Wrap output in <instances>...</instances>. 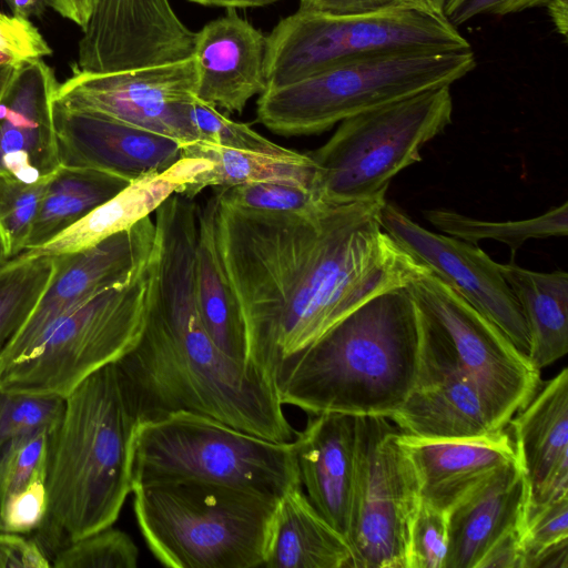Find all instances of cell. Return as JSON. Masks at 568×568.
Returning a JSON list of instances; mask_svg holds the SVG:
<instances>
[{
    "mask_svg": "<svg viewBox=\"0 0 568 568\" xmlns=\"http://www.w3.org/2000/svg\"><path fill=\"white\" fill-rule=\"evenodd\" d=\"M214 193L216 243L247 361L274 383L286 361L364 302L405 287L422 266L383 230L384 201L265 213Z\"/></svg>",
    "mask_w": 568,
    "mask_h": 568,
    "instance_id": "1",
    "label": "cell"
},
{
    "mask_svg": "<svg viewBox=\"0 0 568 568\" xmlns=\"http://www.w3.org/2000/svg\"><path fill=\"white\" fill-rule=\"evenodd\" d=\"M158 270L142 334L115 362L140 423L187 412L273 442H292L275 383L223 353L205 331L195 296L197 207L173 195L153 213Z\"/></svg>",
    "mask_w": 568,
    "mask_h": 568,
    "instance_id": "2",
    "label": "cell"
},
{
    "mask_svg": "<svg viewBox=\"0 0 568 568\" xmlns=\"http://www.w3.org/2000/svg\"><path fill=\"white\" fill-rule=\"evenodd\" d=\"M420 366V320L405 287L361 304L282 366L283 405L308 414H394L414 389Z\"/></svg>",
    "mask_w": 568,
    "mask_h": 568,
    "instance_id": "3",
    "label": "cell"
},
{
    "mask_svg": "<svg viewBox=\"0 0 568 568\" xmlns=\"http://www.w3.org/2000/svg\"><path fill=\"white\" fill-rule=\"evenodd\" d=\"M139 417L115 362L83 379L65 397L51 435L48 514L34 538L48 556L118 519L132 493L133 442Z\"/></svg>",
    "mask_w": 568,
    "mask_h": 568,
    "instance_id": "4",
    "label": "cell"
},
{
    "mask_svg": "<svg viewBox=\"0 0 568 568\" xmlns=\"http://www.w3.org/2000/svg\"><path fill=\"white\" fill-rule=\"evenodd\" d=\"M132 493L141 534L163 566L262 567L277 499L193 480L140 485Z\"/></svg>",
    "mask_w": 568,
    "mask_h": 568,
    "instance_id": "5",
    "label": "cell"
},
{
    "mask_svg": "<svg viewBox=\"0 0 568 568\" xmlns=\"http://www.w3.org/2000/svg\"><path fill=\"white\" fill-rule=\"evenodd\" d=\"M131 480L132 489L160 481H203L277 500L302 487L293 440H268L187 412L140 423Z\"/></svg>",
    "mask_w": 568,
    "mask_h": 568,
    "instance_id": "6",
    "label": "cell"
},
{
    "mask_svg": "<svg viewBox=\"0 0 568 568\" xmlns=\"http://www.w3.org/2000/svg\"><path fill=\"white\" fill-rule=\"evenodd\" d=\"M476 67L471 50L372 55L341 63L258 95L256 121L275 134H318L367 110L452 85Z\"/></svg>",
    "mask_w": 568,
    "mask_h": 568,
    "instance_id": "7",
    "label": "cell"
},
{
    "mask_svg": "<svg viewBox=\"0 0 568 568\" xmlns=\"http://www.w3.org/2000/svg\"><path fill=\"white\" fill-rule=\"evenodd\" d=\"M158 239L123 282L60 318L27 353L0 362V388L67 397L140 338L155 283Z\"/></svg>",
    "mask_w": 568,
    "mask_h": 568,
    "instance_id": "8",
    "label": "cell"
},
{
    "mask_svg": "<svg viewBox=\"0 0 568 568\" xmlns=\"http://www.w3.org/2000/svg\"><path fill=\"white\" fill-rule=\"evenodd\" d=\"M471 50L445 16L407 4L349 14L300 9L266 37L267 88L357 59Z\"/></svg>",
    "mask_w": 568,
    "mask_h": 568,
    "instance_id": "9",
    "label": "cell"
},
{
    "mask_svg": "<svg viewBox=\"0 0 568 568\" xmlns=\"http://www.w3.org/2000/svg\"><path fill=\"white\" fill-rule=\"evenodd\" d=\"M453 120L450 85L433 88L342 121L318 149L315 190L327 204L385 201L390 181L420 162L423 146Z\"/></svg>",
    "mask_w": 568,
    "mask_h": 568,
    "instance_id": "10",
    "label": "cell"
},
{
    "mask_svg": "<svg viewBox=\"0 0 568 568\" xmlns=\"http://www.w3.org/2000/svg\"><path fill=\"white\" fill-rule=\"evenodd\" d=\"M420 320V365L456 369L478 387L504 429L539 387L540 369L488 318L422 267L406 285Z\"/></svg>",
    "mask_w": 568,
    "mask_h": 568,
    "instance_id": "11",
    "label": "cell"
},
{
    "mask_svg": "<svg viewBox=\"0 0 568 568\" xmlns=\"http://www.w3.org/2000/svg\"><path fill=\"white\" fill-rule=\"evenodd\" d=\"M419 500L399 429L386 417L357 416L346 537L353 568H407L409 524Z\"/></svg>",
    "mask_w": 568,
    "mask_h": 568,
    "instance_id": "12",
    "label": "cell"
},
{
    "mask_svg": "<svg viewBox=\"0 0 568 568\" xmlns=\"http://www.w3.org/2000/svg\"><path fill=\"white\" fill-rule=\"evenodd\" d=\"M197 83L194 55L111 72L73 74L59 84L55 101L178 141H196L190 119Z\"/></svg>",
    "mask_w": 568,
    "mask_h": 568,
    "instance_id": "13",
    "label": "cell"
},
{
    "mask_svg": "<svg viewBox=\"0 0 568 568\" xmlns=\"http://www.w3.org/2000/svg\"><path fill=\"white\" fill-rule=\"evenodd\" d=\"M379 222L407 254L452 286L529 357V329L500 263L476 244L423 227L386 200L379 207Z\"/></svg>",
    "mask_w": 568,
    "mask_h": 568,
    "instance_id": "14",
    "label": "cell"
},
{
    "mask_svg": "<svg viewBox=\"0 0 568 568\" xmlns=\"http://www.w3.org/2000/svg\"><path fill=\"white\" fill-rule=\"evenodd\" d=\"M155 241L154 219L149 215L94 245L53 255L54 270L47 288L0 362L23 355L60 318L100 292L125 281Z\"/></svg>",
    "mask_w": 568,
    "mask_h": 568,
    "instance_id": "15",
    "label": "cell"
},
{
    "mask_svg": "<svg viewBox=\"0 0 568 568\" xmlns=\"http://www.w3.org/2000/svg\"><path fill=\"white\" fill-rule=\"evenodd\" d=\"M59 84L43 59L16 65L0 94V175L37 183L61 166L53 119Z\"/></svg>",
    "mask_w": 568,
    "mask_h": 568,
    "instance_id": "16",
    "label": "cell"
},
{
    "mask_svg": "<svg viewBox=\"0 0 568 568\" xmlns=\"http://www.w3.org/2000/svg\"><path fill=\"white\" fill-rule=\"evenodd\" d=\"M53 119L61 165L108 172L133 181L161 172L182 158L168 136L55 101Z\"/></svg>",
    "mask_w": 568,
    "mask_h": 568,
    "instance_id": "17",
    "label": "cell"
},
{
    "mask_svg": "<svg viewBox=\"0 0 568 568\" xmlns=\"http://www.w3.org/2000/svg\"><path fill=\"white\" fill-rule=\"evenodd\" d=\"M266 37L233 11L195 32V99L226 113H241L267 89Z\"/></svg>",
    "mask_w": 568,
    "mask_h": 568,
    "instance_id": "18",
    "label": "cell"
},
{
    "mask_svg": "<svg viewBox=\"0 0 568 568\" xmlns=\"http://www.w3.org/2000/svg\"><path fill=\"white\" fill-rule=\"evenodd\" d=\"M517 413L508 425L528 484L527 504L568 495V369L537 389Z\"/></svg>",
    "mask_w": 568,
    "mask_h": 568,
    "instance_id": "19",
    "label": "cell"
},
{
    "mask_svg": "<svg viewBox=\"0 0 568 568\" xmlns=\"http://www.w3.org/2000/svg\"><path fill=\"white\" fill-rule=\"evenodd\" d=\"M293 442L306 496L346 540L355 471L357 416L337 413L313 415Z\"/></svg>",
    "mask_w": 568,
    "mask_h": 568,
    "instance_id": "20",
    "label": "cell"
},
{
    "mask_svg": "<svg viewBox=\"0 0 568 568\" xmlns=\"http://www.w3.org/2000/svg\"><path fill=\"white\" fill-rule=\"evenodd\" d=\"M388 419L403 435L422 440L476 439L503 430L466 374L422 365L414 389Z\"/></svg>",
    "mask_w": 568,
    "mask_h": 568,
    "instance_id": "21",
    "label": "cell"
},
{
    "mask_svg": "<svg viewBox=\"0 0 568 568\" xmlns=\"http://www.w3.org/2000/svg\"><path fill=\"white\" fill-rule=\"evenodd\" d=\"M413 464L420 499L448 513L462 498L497 469L517 459L505 429L484 438L422 440L400 433Z\"/></svg>",
    "mask_w": 568,
    "mask_h": 568,
    "instance_id": "22",
    "label": "cell"
},
{
    "mask_svg": "<svg viewBox=\"0 0 568 568\" xmlns=\"http://www.w3.org/2000/svg\"><path fill=\"white\" fill-rule=\"evenodd\" d=\"M528 484L518 459L497 469L448 513L445 568H477L505 534L523 526Z\"/></svg>",
    "mask_w": 568,
    "mask_h": 568,
    "instance_id": "23",
    "label": "cell"
},
{
    "mask_svg": "<svg viewBox=\"0 0 568 568\" xmlns=\"http://www.w3.org/2000/svg\"><path fill=\"white\" fill-rule=\"evenodd\" d=\"M212 166L203 158L182 156L170 168L140 176L116 195L45 244L21 252L10 261L75 252L130 229L171 195L181 194L195 176Z\"/></svg>",
    "mask_w": 568,
    "mask_h": 568,
    "instance_id": "24",
    "label": "cell"
},
{
    "mask_svg": "<svg viewBox=\"0 0 568 568\" xmlns=\"http://www.w3.org/2000/svg\"><path fill=\"white\" fill-rule=\"evenodd\" d=\"M262 567L353 568V557L345 538L296 487L276 505Z\"/></svg>",
    "mask_w": 568,
    "mask_h": 568,
    "instance_id": "25",
    "label": "cell"
},
{
    "mask_svg": "<svg viewBox=\"0 0 568 568\" xmlns=\"http://www.w3.org/2000/svg\"><path fill=\"white\" fill-rule=\"evenodd\" d=\"M216 196L197 205L194 284L202 324L215 345L239 362L247 361L245 326L220 257L215 231Z\"/></svg>",
    "mask_w": 568,
    "mask_h": 568,
    "instance_id": "26",
    "label": "cell"
},
{
    "mask_svg": "<svg viewBox=\"0 0 568 568\" xmlns=\"http://www.w3.org/2000/svg\"><path fill=\"white\" fill-rule=\"evenodd\" d=\"M51 435L42 430L0 450V531L31 534L43 525Z\"/></svg>",
    "mask_w": 568,
    "mask_h": 568,
    "instance_id": "27",
    "label": "cell"
},
{
    "mask_svg": "<svg viewBox=\"0 0 568 568\" xmlns=\"http://www.w3.org/2000/svg\"><path fill=\"white\" fill-rule=\"evenodd\" d=\"M530 334L532 364L541 369L568 352V274L537 272L514 262L500 264Z\"/></svg>",
    "mask_w": 568,
    "mask_h": 568,
    "instance_id": "28",
    "label": "cell"
},
{
    "mask_svg": "<svg viewBox=\"0 0 568 568\" xmlns=\"http://www.w3.org/2000/svg\"><path fill=\"white\" fill-rule=\"evenodd\" d=\"M182 156L203 158L212 163L181 193L187 199H194L206 187L225 189L261 182L286 183L316 192V165L307 153L293 150L290 154L277 155L194 141L182 145Z\"/></svg>",
    "mask_w": 568,
    "mask_h": 568,
    "instance_id": "29",
    "label": "cell"
},
{
    "mask_svg": "<svg viewBox=\"0 0 568 568\" xmlns=\"http://www.w3.org/2000/svg\"><path fill=\"white\" fill-rule=\"evenodd\" d=\"M130 182L99 170L61 165L45 184L23 251L39 247L54 239L116 195Z\"/></svg>",
    "mask_w": 568,
    "mask_h": 568,
    "instance_id": "30",
    "label": "cell"
},
{
    "mask_svg": "<svg viewBox=\"0 0 568 568\" xmlns=\"http://www.w3.org/2000/svg\"><path fill=\"white\" fill-rule=\"evenodd\" d=\"M424 216L446 235L471 244L481 240H495L506 244L511 255L528 240L566 236L568 233L567 202L541 215L519 221H485L446 209L426 210Z\"/></svg>",
    "mask_w": 568,
    "mask_h": 568,
    "instance_id": "31",
    "label": "cell"
},
{
    "mask_svg": "<svg viewBox=\"0 0 568 568\" xmlns=\"http://www.w3.org/2000/svg\"><path fill=\"white\" fill-rule=\"evenodd\" d=\"M54 256L9 261L0 272V358L47 288Z\"/></svg>",
    "mask_w": 568,
    "mask_h": 568,
    "instance_id": "32",
    "label": "cell"
},
{
    "mask_svg": "<svg viewBox=\"0 0 568 568\" xmlns=\"http://www.w3.org/2000/svg\"><path fill=\"white\" fill-rule=\"evenodd\" d=\"M65 397L9 392L0 388V450L10 442L59 427Z\"/></svg>",
    "mask_w": 568,
    "mask_h": 568,
    "instance_id": "33",
    "label": "cell"
},
{
    "mask_svg": "<svg viewBox=\"0 0 568 568\" xmlns=\"http://www.w3.org/2000/svg\"><path fill=\"white\" fill-rule=\"evenodd\" d=\"M139 549L132 538L111 526L78 539L51 557L54 568H135Z\"/></svg>",
    "mask_w": 568,
    "mask_h": 568,
    "instance_id": "34",
    "label": "cell"
},
{
    "mask_svg": "<svg viewBox=\"0 0 568 568\" xmlns=\"http://www.w3.org/2000/svg\"><path fill=\"white\" fill-rule=\"evenodd\" d=\"M226 205L265 213H310L325 203L311 189L280 182H261L216 190Z\"/></svg>",
    "mask_w": 568,
    "mask_h": 568,
    "instance_id": "35",
    "label": "cell"
},
{
    "mask_svg": "<svg viewBox=\"0 0 568 568\" xmlns=\"http://www.w3.org/2000/svg\"><path fill=\"white\" fill-rule=\"evenodd\" d=\"M47 182L26 183L0 175V233L9 261L26 247Z\"/></svg>",
    "mask_w": 568,
    "mask_h": 568,
    "instance_id": "36",
    "label": "cell"
},
{
    "mask_svg": "<svg viewBox=\"0 0 568 568\" xmlns=\"http://www.w3.org/2000/svg\"><path fill=\"white\" fill-rule=\"evenodd\" d=\"M190 119L196 134V141L229 149L277 155L290 154L293 151L264 138L251 129L248 124L229 119L216 108L197 99H194L191 104Z\"/></svg>",
    "mask_w": 568,
    "mask_h": 568,
    "instance_id": "37",
    "label": "cell"
},
{
    "mask_svg": "<svg viewBox=\"0 0 568 568\" xmlns=\"http://www.w3.org/2000/svg\"><path fill=\"white\" fill-rule=\"evenodd\" d=\"M448 516L422 499L410 519L407 568H445Z\"/></svg>",
    "mask_w": 568,
    "mask_h": 568,
    "instance_id": "38",
    "label": "cell"
},
{
    "mask_svg": "<svg viewBox=\"0 0 568 568\" xmlns=\"http://www.w3.org/2000/svg\"><path fill=\"white\" fill-rule=\"evenodd\" d=\"M568 539V495L538 506L526 505L523 524L524 568L542 549Z\"/></svg>",
    "mask_w": 568,
    "mask_h": 568,
    "instance_id": "39",
    "label": "cell"
},
{
    "mask_svg": "<svg viewBox=\"0 0 568 568\" xmlns=\"http://www.w3.org/2000/svg\"><path fill=\"white\" fill-rule=\"evenodd\" d=\"M52 49L29 19L0 12V65L43 59Z\"/></svg>",
    "mask_w": 568,
    "mask_h": 568,
    "instance_id": "40",
    "label": "cell"
},
{
    "mask_svg": "<svg viewBox=\"0 0 568 568\" xmlns=\"http://www.w3.org/2000/svg\"><path fill=\"white\" fill-rule=\"evenodd\" d=\"M552 0H448L445 18L457 27L479 14L504 16L527 9L547 7Z\"/></svg>",
    "mask_w": 568,
    "mask_h": 568,
    "instance_id": "41",
    "label": "cell"
},
{
    "mask_svg": "<svg viewBox=\"0 0 568 568\" xmlns=\"http://www.w3.org/2000/svg\"><path fill=\"white\" fill-rule=\"evenodd\" d=\"M50 567V557L36 538L0 531V568Z\"/></svg>",
    "mask_w": 568,
    "mask_h": 568,
    "instance_id": "42",
    "label": "cell"
},
{
    "mask_svg": "<svg viewBox=\"0 0 568 568\" xmlns=\"http://www.w3.org/2000/svg\"><path fill=\"white\" fill-rule=\"evenodd\" d=\"M523 526L499 538L485 554L477 568H524Z\"/></svg>",
    "mask_w": 568,
    "mask_h": 568,
    "instance_id": "43",
    "label": "cell"
},
{
    "mask_svg": "<svg viewBox=\"0 0 568 568\" xmlns=\"http://www.w3.org/2000/svg\"><path fill=\"white\" fill-rule=\"evenodd\" d=\"M403 4L400 0H300V9L333 14L363 13Z\"/></svg>",
    "mask_w": 568,
    "mask_h": 568,
    "instance_id": "44",
    "label": "cell"
},
{
    "mask_svg": "<svg viewBox=\"0 0 568 568\" xmlns=\"http://www.w3.org/2000/svg\"><path fill=\"white\" fill-rule=\"evenodd\" d=\"M49 6L83 30L91 17L93 0H49Z\"/></svg>",
    "mask_w": 568,
    "mask_h": 568,
    "instance_id": "45",
    "label": "cell"
},
{
    "mask_svg": "<svg viewBox=\"0 0 568 568\" xmlns=\"http://www.w3.org/2000/svg\"><path fill=\"white\" fill-rule=\"evenodd\" d=\"M568 539L549 546L534 556L526 568H567Z\"/></svg>",
    "mask_w": 568,
    "mask_h": 568,
    "instance_id": "46",
    "label": "cell"
},
{
    "mask_svg": "<svg viewBox=\"0 0 568 568\" xmlns=\"http://www.w3.org/2000/svg\"><path fill=\"white\" fill-rule=\"evenodd\" d=\"M12 16L22 19H29L30 17H41L49 0H4Z\"/></svg>",
    "mask_w": 568,
    "mask_h": 568,
    "instance_id": "47",
    "label": "cell"
},
{
    "mask_svg": "<svg viewBox=\"0 0 568 568\" xmlns=\"http://www.w3.org/2000/svg\"><path fill=\"white\" fill-rule=\"evenodd\" d=\"M189 2L206 6L220 7L225 9H246L257 8L275 3L280 0H187Z\"/></svg>",
    "mask_w": 568,
    "mask_h": 568,
    "instance_id": "48",
    "label": "cell"
},
{
    "mask_svg": "<svg viewBox=\"0 0 568 568\" xmlns=\"http://www.w3.org/2000/svg\"><path fill=\"white\" fill-rule=\"evenodd\" d=\"M546 8L558 33L566 38L568 27V0H552Z\"/></svg>",
    "mask_w": 568,
    "mask_h": 568,
    "instance_id": "49",
    "label": "cell"
},
{
    "mask_svg": "<svg viewBox=\"0 0 568 568\" xmlns=\"http://www.w3.org/2000/svg\"><path fill=\"white\" fill-rule=\"evenodd\" d=\"M403 4L444 16L446 0H400Z\"/></svg>",
    "mask_w": 568,
    "mask_h": 568,
    "instance_id": "50",
    "label": "cell"
},
{
    "mask_svg": "<svg viewBox=\"0 0 568 568\" xmlns=\"http://www.w3.org/2000/svg\"><path fill=\"white\" fill-rule=\"evenodd\" d=\"M19 64V63H18ZM17 64H2L0 65V94L8 83L11 74L14 71Z\"/></svg>",
    "mask_w": 568,
    "mask_h": 568,
    "instance_id": "51",
    "label": "cell"
},
{
    "mask_svg": "<svg viewBox=\"0 0 568 568\" xmlns=\"http://www.w3.org/2000/svg\"><path fill=\"white\" fill-rule=\"evenodd\" d=\"M9 262V256L6 250L3 237L0 233V272L6 267Z\"/></svg>",
    "mask_w": 568,
    "mask_h": 568,
    "instance_id": "52",
    "label": "cell"
},
{
    "mask_svg": "<svg viewBox=\"0 0 568 568\" xmlns=\"http://www.w3.org/2000/svg\"><path fill=\"white\" fill-rule=\"evenodd\" d=\"M447 1H448V0H446V2H447Z\"/></svg>",
    "mask_w": 568,
    "mask_h": 568,
    "instance_id": "53",
    "label": "cell"
}]
</instances>
